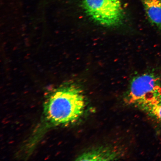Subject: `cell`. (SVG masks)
<instances>
[{"label":"cell","instance_id":"6","mask_svg":"<svg viewBox=\"0 0 161 161\" xmlns=\"http://www.w3.org/2000/svg\"><path fill=\"white\" fill-rule=\"evenodd\" d=\"M144 110L161 124V101L147 108Z\"/></svg>","mask_w":161,"mask_h":161},{"label":"cell","instance_id":"4","mask_svg":"<svg viewBox=\"0 0 161 161\" xmlns=\"http://www.w3.org/2000/svg\"><path fill=\"white\" fill-rule=\"evenodd\" d=\"M119 151L109 147L97 148L84 153L78 157V161H104L117 160L120 157Z\"/></svg>","mask_w":161,"mask_h":161},{"label":"cell","instance_id":"5","mask_svg":"<svg viewBox=\"0 0 161 161\" xmlns=\"http://www.w3.org/2000/svg\"><path fill=\"white\" fill-rule=\"evenodd\" d=\"M147 17L161 35V0H142Z\"/></svg>","mask_w":161,"mask_h":161},{"label":"cell","instance_id":"2","mask_svg":"<svg viewBox=\"0 0 161 161\" xmlns=\"http://www.w3.org/2000/svg\"><path fill=\"white\" fill-rule=\"evenodd\" d=\"M125 101L143 110L161 102V71L151 70L133 78Z\"/></svg>","mask_w":161,"mask_h":161},{"label":"cell","instance_id":"1","mask_svg":"<svg viewBox=\"0 0 161 161\" xmlns=\"http://www.w3.org/2000/svg\"><path fill=\"white\" fill-rule=\"evenodd\" d=\"M86 101L83 91L77 84H67L56 88L44 104L40 129L67 125L75 122L83 114Z\"/></svg>","mask_w":161,"mask_h":161},{"label":"cell","instance_id":"3","mask_svg":"<svg viewBox=\"0 0 161 161\" xmlns=\"http://www.w3.org/2000/svg\"><path fill=\"white\" fill-rule=\"evenodd\" d=\"M82 4L87 15L101 25L115 27L124 19L120 0H83Z\"/></svg>","mask_w":161,"mask_h":161}]
</instances>
